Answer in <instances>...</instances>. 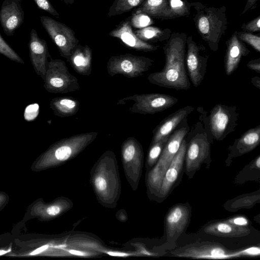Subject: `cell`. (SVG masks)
<instances>
[{
    "mask_svg": "<svg viewBox=\"0 0 260 260\" xmlns=\"http://www.w3.org/2000/svg\"><path fill=\"white\" fill-rule=\"evenodd\" d=\"M154 60L130 53L112 56L107 62V71L110 76L117 75L134 78L142 76L149 70Z\"/></svg>",
    "mask_w": 260,
    "mask_h": 260,
    "instance_id": "7",
    "label": "cell"
},
{
    "mask_svg": "<svg viewBox=\"0 0 260 260\" xmlns=\"http://www.w3.org/2000/svg\"><path fill=\"white\" fill-rule=\"evenodd\" d=\"M79 102L71 96L54 98L50 102V107L54 114L59 117L75 115L79 110Z\"/></svg>",
    "mask_w": 260,
    "mask_h": 260,
    "instance_id": "23",
    "label": "cell"
},
{
    "mask_svg": "<svg viewBox=\"0 0 260 260\" xmlns=\"http://www.w3.org/2000/svg\"><path fill=\"white\" fill-rule=\"evenodd\" d=\"M185 67L189 79L194 87H198L204 80L209 54L204 46L197 44L191 36L186 39Z\"/></svg>",
    "mask_w": 260,
    "mask_h": 260,
    "instance_id": "10",
    "label": "cell"
},
{
    "mask_svg": "<svg viewBox=\"0 0 260 260\" xmlns=\"http://www.w3.org/2000/svg\"><path fill=\"white\" fill-rule=\"evenodd\" d=\"M169 5L171 19L189 16L191 8L195 5V3L184 0H169Z\"/></svg>",
    "mask_w": 260,
    "mask_h": 260,
    "instance_id": "27",
    "label": "cell"
},
{
    "mask_svg": "<svg viewBox=\"0 0 260 260\" xmlns=\"http://www.w3.org/2000/svg\"><path fill=\"white\" fill-rule=\"evenodd\" d=\"M48 248V245H43L42 246H41L34 251H32L29 254L31 255H36L38 254L43 251H45L46 249H47Z\"/></svg>",
    "mask_w": 260,
    "mask_h": 260,
    "instance_id": "40",
    "label": "cell"
},
{
    "mask_svg": "<svg viewBox=\"0 0 260 260\" xmlns=\"http://www.w3.org/2000/svg\"><path fill=\"white\" fill-rule=\"evenodd\" d=\"M108 254L110 255L114 256H127V255H128L127 254H126L125 253L119 252H111V251L108 252Z\"/></svg>",
    "mask_w": 260,
    "mask_h": 260,
    "instance_id": "42",
    "label": "cell"
},
{
    "mask_svg": "<svg viewBox=\"0 0 260 260\" xmlns=\"http://www.w3.org/2000/svg\"><path fill=\"white\" fill-rule=\"evenodd\" d=\"M186 149V141L184 138L183 139L180 147L172 159L168 168L159 190V195L166 199L172 192L179 182V179L184 169V159Z\"/></svg>",
    "mask_w": 260,
    "mask_h": 260,
    "instance_id": "13",
    "label": "cell"
},
{
    "mask_svg": "<svg viewBox=\"0 0 260 260\" xmlns=\"http://www.w3.org/2000/svg\"><path fill=\"white\" fill-rule=\"evenodd\" d=\"M0 53L10 60L20 63L24 61L19 55L11 47L0 34Z\"/></svg>",
    "mask_w": 260,
    "mask_h": 260,
    "instance_id": "28",
    "label": "cell"
},
{
    "mask_svg": "<svg viewBox=\"0 0 260 260\" xmlns=\"http://www.w3.org/2000/svg\"><path fill=\"white\" fill-rule=\"evenodd\" d=\"M131 25L135 28H141L150 25L153 23L151 17L148 15L140 13H133L132 18H130Z\"/></svg>",
    "mask_w": 260,
    "mask_h": 260,
    "instance_id": "30",
    "label": "cell"
},
{
    "mask_svg": "<svg viewBox=\"0 0 260 260\" xmlns=\"http://www.w3.org/2000/svg\"><path fill=\"white\" fill-rule=\"evenodd\" d=\"M42 24L57 47L60 55L68 60L79 44L75 32L65 24L46 16H41Z\"/></svg>",
    "mask_w": 260,
    "mask_h": 260,
    "instance_id": "9",
    "label": "cell"
},
{
    "mask_svg": "<svg viewBox=\"0 0 260 260\" xmlns=\"http://www.w3.org/2000/svg\"><path fill=\"white\" fill-rule=\"evenodd\" d=\"M135 33L141 40L151 44L167 41L172 32L169 28L148 26L138 29Z\"/></svg>",
    "mask_w": 260,
    "mask_h": 260,
    "instance_id": "24",
    "label": "cell"
},
{
    "mask_svg": "<svg viewBox=\"0 0 260 260\" xmlns=\"http://www.w3.org/2000/svg\"><path fill=\"white\" fill-rule=\"evenodd\" d=\"M24 12L20 0H4L0 10V23L5 34L12 36L23 23Z\"/></svg>",
    "mask_w": 260,
    "mask_h": 260,
    "instance_id": "14",
    "label": "cell"
},
{
    "mask_svg": "<svg viewBox=\"0 0 260 260\" xmlns=\"http://www.w3.org/2000/svg\"><path fill=\"white\" fill-rule=\"evenodd\" d=\"M28 49L33 68L37 74L44 80L48 63V58L51 56L46 41L41 39L34 28L31 29L30 33Z\"/></svg>",
    "mask_w": 260,
    "mask_h": 260,
    "instance_id": "15",
    "label": "cell"
},
{
    "mask_svg": "<svg viewBox=\"0 0 260 260\" xmlns=\"http://www.w3.org/2000/svg\"><path fill=\"white\" fill-rule=\"evenodd\" d=\"M247 67L258 73H260V58L251 60L247 63Z\"/></svg>",
    "mask_w": 260,
    "mask_h": 260,
    "instance_id": "36",
    "label": "cell"
},
{
    "mask_svg": "<svg viewBox=\"0 0 260 260\" xmlns=\"http://www.w3.org/2000/svg\"><path fill=\"white\" fill-rule=\"evenodd\" d=\"M194 9L197 13L193 20L199 34L212 51H217L228 27L225 7H200L199 3H196Z\"/></svg>",
    "mask_w": 260,
    "mask_h": 260,
    "instance_id": "2",
    "label": "cell"
},
{
    "mask_svg": "<svg viewBox=\"0 0 260 260\" xmlns=\"http://www.w3.org/2000/svg\"><path fill=\"white\" fill-rule=\"evenodd\" d=\"M178 100L173 96L163 93L136 94L119 100L117 104H123L125 101H133L134 103L129 109L130 112L153 114L172 107Z\"/></svg>",
    "mask_w": 260,
    "mask_h": 260,
    "instance_id": "8",
    "label": "cell"
},
{
    "mask_svg": "<svg viewBox=\"0 0 260 260\" xmlns=\"http://www.w3.org/2000/svg\"><path fill=\"white\" fill-rule=\"evenodd\" d=\"M109 35L120 40L126 46L138 51L151 52L156 51L158 46L145 42L139 39L133 30L130 18L122 21Z\"/></svg>",
    "mask_w": 260,
    "mask_h": 260,
    "instance_id": "16",
    "label": "cell"
},
{
    "mask_svg": "<svg viewBox=\"0 0 260 260\" xmlns=\"http://www.w3.org/2000/svg\"><path fill=\"white\" fill-rule=\"evenodd\" d=\"M191 216L189 204H178L172 207L165 216V228L168 245L176 246V241L187 228Z\"/></svg>",
    "mask_w": 260,
    "mask_h": 260,
    "instance_id": "12",
    "label": "cell"
},
{
    "mask_svg": "<svg viewBox=\"0 0 260 260\" xmlns=\"http://www.w3.org/2000/svg\"><path fill=\"white\" fill-rule=\"evenodd\" d=\"M258 0H247L243 11L241 14L245 13L248 11L254 9Z\"/></svg>",
    "mask_w": 260,
    "mask_h": 260,
    "instance_id": "38",
    "label": "cell"
},
{
    "mask_svg": "<svg viewBox=\"0 0 260 260\" xmlns=\"http://www.w3.org/2000/svg\"><path fill=\"white\" fill-rule=\"evenodd\" d=\"M175 256L191 258L226 259L239 257V251H234L213 243H194L172 251Z\"/></svg>",
    "mask_w": 260,
    "mask_h": 260,
    "instance_id": "11",
    "label": "cell"
},
{
    "mask_svg": "<svg viewBox=\"0 0 260 260\" xmlns=\"http://www.w3.org/2000/svg\"><path fill=\"white\" fill-rule=\"evenodd\" d=\"M260 143V125L251 128L236 139L228 148L229 153L226 162L233 158L240 156L254 149Z\"/></svg>",
    "mask_w": 260,
    "mask_h": 260,
    "instance_id": "19",
    "label": "cell"
},
{
    "mask_svg": "<svg viewBox=\"0 0 260 260\" xmlns=\"http://www.w3.org/2000/svg\"><path fill=\"white\" fill-rule=\"evenodd\" d=\"M242 31L255 32L260 31V16L256 17L247 23H244L241 27Z\"/></svg>",
    "mask_w": 260,
    "mask_h": 260,
    "instance_id": "32",
    "label": "cell"
},
{
    "mask_svg": "<svg viewBox=\"0 0 260 260\" xmlns=\"http://www.w3.org/2000/svg\"><path fill=\"white\" fill-rule=\"evenodd\" d=\"M237 32V30L235 31L225 42L224 66L225 74L229 76L237 70L242 58L250 53L245 44L239 39Z\"/></svg>",
    "mask_w": 260,
    "mask_h": 260,
    "instance_id": "17",
    "label": "cell"
},
{
    "mask_svg": "<svg viewBox=\"0 0 260 260\" xmlns=\"http://www.w3.org/2000/svg\"><path fill=\"white\" fill-rule=\"evenodd\" d=\"M70 253L77 255H83V253L79 251L76 250H70L69 251Z\"/></svg>",
    "mask_w": 260,
    "mask_h": 260,
    "instance_id": "43",
    "label": "cell"
},
{
    "mask_svg": "<svg viewBox=\"0 0 260 260\" xmlns=\"http://www.w3.org/2000/svg\"><path fill=\"white\" fill-rule=\"evenodd\" d=\"M44 82V88L53 93H67L80 88L77 78L70 74L65 62L60 59L50 58Z\"/></svg>",
    "mask_w": 260,
    "mask_h": 260,
    "instance_id": "5",
    "label": "cell"
},
{
    "mask_svg": "<svg viewBox=\"0 0 260 260\" xmlns=\"http://www.w3.org/2000/svg\"><path fill=\"white\" fill-rule=\"evenodd\" d=\"M60 212V208L57 206H52L49 207L47 209V213L52 216L58 214Z\"/></svg>",
    "mask_w": 260,
    "mask_h": 260,
    "instance_id": "39",
    "label": "cell"
},
{
    "mask_svg": "<svg viewBox=\"0 0 260 260\" xmlns=\"http://www.w3.org/2000/svg\"><path fill=\"white\" fill-rule=\"evenodd\" d=\"M78 74L89 76L92 72V50L87 45L78 44L67 60Z\"/></svg>",
    "mask_w": 260,
    "mask_h": 260,
    "instance_id": "21",
    "label": "cell"
},
{
    "mask_svg": "<svg viewBox=\"0 0 260 260\" xmlns=\"http://www.w3.org/2000/svg\"><path fill=\"white\" fill-rule=\"evenodd\" d=\"M259 191L239 196L232 200L229 201L224 207L229 211H237L242 208L252 207L259 202Z\"/></svg>",
    "mask_w": 260,
    "mask_h": 260,
    "instance_id": "25",
    "label": "cell"
},
{
    "mask_svg": "<svg viewBox=\"0 0 260 260\" xmlns=\"http://www.w3.org/2000/svg\"><path fill=\"white\" fill-rule=\"evenodd\" d=\"M238 115L236 106L217 104L208 116H202V123L212 141H220L235 131Z\"/></svg>",
    "mask_w": 260,
    "mask_h": 260,
    "instance_id": "4",
    "label": "cell"
},
{
    "mask_svg": "<svg viewBox=\"0 0 260 260\" xmlns=\"http://www.w3.org/2000/svg\"><path fill=\"white\" fill-rule=\"evenodd\" d=\"M251 83L252 84L258 88H260V78L258 77H254L251 79Z\"/></svg>",
    "mask_w": 260,
    "mask_h": 260,
    "instance_id": "41",
    "label": "cell"
},
{
    "mask_svg": "<svg viewBox=\"0 0 260 260\" xmlns=\"http://www.w3.org/2000/svg\"><path fill=\"white\" fill-rule=\"evenodd\" d=\"M38 7L46 11L56 17H59V14L55 9L49 0H34Z\"/></svg>",
    "mask_w": 260,
    "mask_h": 260,
    "instance_id": "33",
    "label": "cell"
},
{
    "mask_svg": "<svg viewBox=\"0 0 260 260\" xmlns=\"http://www.w3.org/2000/svg\"><path fill=\"white\" fill-rule=\"evenodd\" d=\"M168 138L151 144L148 154V160L151 164H153L159 158Z\"/></svg>",
    "mask_w": 260,
    "mask_h": 260,
    "instance_id": "31",
    "label": "cell"
},
{
    "mask_svg": "<svg viewBox=\"0 0 260 260\" xmlns=\"http://www.w3.org/2000/svg\"><path fill=\"white\" fill-rule=\"evenodd\" d=\"M204 233L217 237L237 238L247 236L251 233L248 226H239L227 221H216L206 225Z\"/></svg>",
    "mask_w": 260,
    "mask_h": 260,
    "instance_id": "20",
    "label": "cell"
},
{
    "mask_svg": "<svg viewBox=\"0 0 260 260\" xmlns=\"http://www.w3.org/2000/svg\"><path fill=\"white\" fill-rule=\"evenodd\" d=\"M193 110L194 108L190 106L182 107L162 120L152 131L151 144L168 138Z\"/></svg>",
    "mask_w": 260,
    "mask_h": 260,
    "instance_id": "18",
    "label": "cell"
},
{
    "mask_svg": "<svg viewBox=\"0 0 260 260\" xmlns=\"http://www.w3.org/2000/svg\"><path fill=\"white\" fill-rule=\"evenodd\" d=\"M239 39L244 43H247L258 52H260V36L251 32L244 31H238Z\"/></svg>",
    "mask_w": 260,
    "mask_h": 260,
    "instance_id": "29",
    "label": "cell"
},
{
    "mask_svg": "<svg viewBox=\"0 0 260 260\" xmlns=\"http://www.w3.org/2000/svg\"><path fill=\"white\" fill-rule=\"evenodd\" d=\"M169 0H145L134 13H144L151 18L171 19Z\"/></svg>",
    "mask_w": 260,
    "mask_h": 260,
    "instance_id": "22",
    "label": "cell"
},
{
    "mask_svg": "<svg viewBox=\"0 0 260 260\" xmlns=\"http://www.w3.org/2000/svg\"><path fill=\"white\" fill-rule=\"evenodd\" d=\"M67 5H72L74 3L75 0H61Z\"/></svg>",
    "mask_w": 260,
    "mask_h": 260,
    "instance_id": "44",
    "label": "cell"
},
{
    "mask_svg": "<svg viewBox=\"0 0 260 260\" xmlns=\"http://www.w3.org/2000/svg\"><path fill=\"white\" fill-rule=\"evenodd\" d=\"M95 185L97 189L100 191L105 190L107 187V183L105 179L101 177L96 178Z\"/></svg>",
    "mask_w": 260,
    "mask_h": 260,
    "instance_id": "37",
    "label": "cell"
},
{
    "mask_svg": "<svg viewBox=\"0 0 260 260\" xmlns=\"http://www.w3.org/2000/svg\"><path fill=\"white\" fill-rule=\"evenodd\" d=\"M10 251H11V249L7 250H0V255H3L8 252H9Z\"/></svg>",
    "mask_w": 260,
    "mask_h": 260,
    "instance_id": "45",
    "label": "cell"
},
{
    "mask_svg": "<svg viewBox=\"0 0 260 260\" xmlns=\"http://www.w3.org/2000/svg\"><path fill=\"white\" fill-rule=\"evenodd\" d=\"M145 0H114L109 8L108 16L112 17L128 12L141 5Z\"/></svg>",
    "mask_w": 260,
    "mask_h": 260,
    "instance_id": "26",
    "label": "cell"
},
{
    "mask_svg": "<svg viewBox=\"0 0 260 260\" xmlns=\"http://www.w3.org/2000/svg\"><path fill=\"white\" fill-rule=\"evenodd\" d=\"M239 256H259V247H252L248 248L245 249L240 250L239 252Z\"/></svg>",
    "mask_w": 260,
    "mask_h": 260,
    "instance_id": "35",
    "label": "cell"
},
{
    "mask_svg": "<svg viewBox=\"0 0 260 260\" xmlns=\"http://www.w3.org/2000/svg\"><path fill=\"white\" fill-rule=\"evenodd\" d=\"M186 149L183 171L191 179L201 165L206 164L209 168L212 161L209 137L201 121H198L185 137Z\"/></svg>",
    "mask_w": 260,
    "mask_h": 260,
    "instance_id": "3",
    "label": "cell"
},
{
    "mask_svg": "<svg viewBox=\"0 0 260 260\" xmlns=\"http://www.w3.org/2000/svg\"><path fill=\"white\" fill-rule=\"evenodd\" d=\"M187 35L172 32L163 46L165 64L163 69L150 74L147 79L154 85L176 90H188L190 87L185 67V48Z\"/></svg>",
    "mask_w": 260,
    "mask_h": 260,
    "instance_id": "1",
    "label": "cell"
},
{
    "mask_svg": "<svg viewBox=\"0 0 260 260\" xmlns=\"http://www.w3.org/2000/svg\"><path fill=\"white\" fill-rule=\"evenodd\" d=\"M226 221L239 226H248L249 223L248 220L242 216H236L229 218Z\"/></svg>",
    "mask_w": 260,
    "mask_h": 260,
    "instance_id": "34",
    "label": "cell"
},
{
    "mask_svg": "<svg viewBox=\"0 0 260 260\" xmlns=\"http://www.w3.org/2000/svg\"><path fill=\"white\" fill-rule=\"evenodd\" d=\"M189 130L186 118L169 136L158 158V162L151 174V183L156 190L159 191L165 174L177 152L183 139Z\"/></svg>",
    "mask_w": 260,
    "mask_h": 260,
    "instance_id": "6",
    "label": "cell"
}]
</instances>
